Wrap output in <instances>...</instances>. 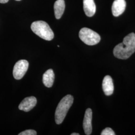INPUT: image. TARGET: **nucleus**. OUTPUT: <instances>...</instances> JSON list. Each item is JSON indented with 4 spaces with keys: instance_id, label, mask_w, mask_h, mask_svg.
<instances>
[{
    "instance_id": "f257e3e1",
    "label": "nucleus",
    "mask_w": 135,
    "mask_h": 135,
    "mask_svg": "<svg viewBox=\"0 0 135 135\" xmlns=\"http://www.w3.org/2000/svg\"><path fill=\"white\" fill-rule=\"evenodd\" d=\"M135 52V33H131L126 36L122 43L119 44L114 49L113 54L118 59L126 60Z\"/></svg>"
},
{
    "instance_id": "f03ea898",
    "label": "nucleus",
    "mask_w": 135,
    "mask_h": 135,
    "mask_svg": "<svg viewBox=\"0 0 135 135\" xmlns=\"http://www.w3.org/2000/svg\"><path fill=\"white\" fill-rule=\"evenodd\" d=\"M74 101V98L71 95L64 97L60 102L55 112V121L57 124L62 123L68 112L72 106Z\"/></svg>"
},
{
    "instance_id": "7ed1b4c3",
    "label": "nucleus",
    "mask_w": 135,
    "mask_h": 135,
    "mask_svg": "<svg viewBox=\"0 0 135 135\" xmlns=\"http://www.w3.org/2000/svg\"><path fill=\"white\" fill-rule=\"evenodd\" d=\"M34 33L47 41H51L54 37L52 30L45 21H38L33 22L31 26Z\"/></svg>"
},
{
    "instance_id": "20e7f679",
    "label": "nucleus",
    "mask_w": 135,
    "mask_h": 135,
    "mask_svg": "<svg viewBox=\"0 0 135 135\" xmlns=\"http://www.w3.org/2000/svg\"><path fill=\"white\" fill-rule=\"evenodd\" d=\"M79 38L87 45L93 46L99 43L101 40L100 36L92 30L87 28L81 29Z\"/></svg>"
},
{
    "instance_id": "39448f33",
    "label": "nucleus",
    "mask_w": 135,
    "mask_h": 135,
    "mask_svg": "<svg viewBox=\"0 0 135 135\" xmlns=\"http://www.w3.org/2000/svg\"><path fill=\"white\" fill-rule=\"evenodd\" d=\"M29 67V63L27 60H21L15 65L13 69V76L16 80H20L24 76Z\"/></svg>"
},
{
    "instance_id": "423d86ee",
    "label": "nucleus",
    "mask_w": 135,
    "mask_h": 135,
    "mask_svg": "<svg viewBox=\"0 0 135 135\" xmlns=\"http://www.w3.org/2000/svg\"><path fill=\"white\" fill-rule=\"evenodd\" d=\"M92 111L90 108L86 110L83 121V128L86 135L91 134L92 132Z\"/></svg>"
},
{
    "instance_id": "0eeeda50",
    "label": "nucleus",
    "mask_w": 135,
    "mask_h": 135,
    "mask_svg": "<svg viewBox=\"0 0 135 135\" xmlns=\"http://www.w3.org/2000/svg\"><path fill=\"white\" fill-rule=\"evenodd\" d=\"M37 99L35 97H27L20 103L19 109L25 112H29L34 108L37 104Z\"/></svg>"
},
{
    "instance_id": "6e6552de",
    "label": "nucleus",
    "mask_w": 135,
    "mask_h": 135,
    "mask_svg": "<svg viewBox=\"0 0 135 135\" xmlns=\"http://www.w3.org/2000/svg\"><path fill=\"white\" fill-rule=\"evenodd\" d=\"M126 7L125 0H115L112 7V14L115 17H118L122 14Z\"/></svg>"
},
{
    "instance_id": "1a4fd4ad",
    "label": "nucleus",
    "mask_w": 135,
    "mask_h": 135,
    "mask_svg": "<svg viewBox=\"0 0 135 135\" xmlns=\"http://www.w3.org/2000/svg\"><path fill=\"white\" fill-rule=\"evenodd\" d=\"M103 90L106 96H110L113 94L114 90L113 80L111 76H106L103 81Z\"/></svg>"
},
{
    "instance_id": "9d476101",
    "label": "nucleus",
    "mask_w": 135,
    "mask_h": 135,
    "mask_svg": "<svg viewBox=\"0 0 135 135\" xmlns=\"http://www.w3.org/2000/svg\"><path fill=\"white\" fill-rule=\"evenodd\" d=\"M83 7L85 14L89 17L93 16L96 11V6L94 0H83Z\"/></svg>"
},
{
    "instance_id": "9b49d317",
    "label": "nucleus",
    "mask_w": 135,
    "mask_h": 135,
    "mask_svg": "<svg viewBox=\"0 0 135 135\" xmlns=\"http://www.w3.org/2000/svg\"><path fill=\"white\" fill-rule=\"evenodd\" d=\"M55 16L57 19H60L65 11V3L64 0H57L54 6Z\"/></svg>"
},
{
    "instance_id": "f8f14e48",
    "label": "nucleus",
    "mask_w": 135,
    "mask_h": 135,
    "mask_svg": "<svg viewBox=\"0 0 135 135\" xmlns=\"http://www.w3.org/2000/svg\"><path fill=\"white\" fill-rule=\"evenodd\" d=\"M55 79V74L52 69H49L44 74L43 82L44 85L48 88L52 87Z\"/></svg>"
},
{
    "instance_id": "ddd939ff",
    "label": "nucleus",
    "mask_w": 135,
    "mask_h": 135,
    "mask_svg": "<svg viewBox=\"0 0 135 135\" xmlns=\"http://www.w3.org/2000/svg\"><path fill=\"white\" fill-rule=\"evenodd\" d=\"M101 135H115V133L110 128H106L102 132Z\"/></svg>"
},
{
    "instance_id": "4468645a",
    "label": "nucleus",
    "mask_w": 135,
    "mask_h": 135,
    "mask_svg": "<svg viewBox=\"0 0 135 135\" xmlns=\"http://www.w3.org/2000/svg\"><path fill=\"white\" fill-rule=\"evenodd\" d=\"M37 132L34 130H27L19 134V135H36Z\"/></svg>"
},
{
    "instance_id": "2eb2a0df",
    "label": "nucleus",
    "mask_w": 135,
    "mask_h": 135,
    "mask_svg": "<svg viewBox=\"0 0 135 135\" xmlns=\"http://www.w3.org/2000/svg\"><path fill=\"white\" fill-rule=\"evenodd\" d=\"M9 0H0V3L2 4H5V3H7V2H8Z\"/></svg>"
},
{
    "instance_id": "dca6fc26",
    "label": "nucleus",
    "mask_w": 135,
    "mask_h": 135,
    "mask_svg": "<svg viewBox=\"0 0 135 135\" xmlns=\"http://www.w3.org/2000/svg\"><path fill=\"white\" fill-rule=\"evenodd\" d=\"M80 134H79V133H72L71 135H79Z\"/></svg>"
},
{
    "instance_id": "f3484780",
    "label": "nucleus",
    "mask_w": 135,
    "mask_h": 135,
    "mask_svg": "<svg viewBox=\"0 0 135 135\" xmlns=\"http://www.w3.org/2000/svg\"><path fill=\"white\" fill-rule=\"evenodd\" d=\"M16 1H21V0H16Z\"/></svg>"
}]
</instances>
